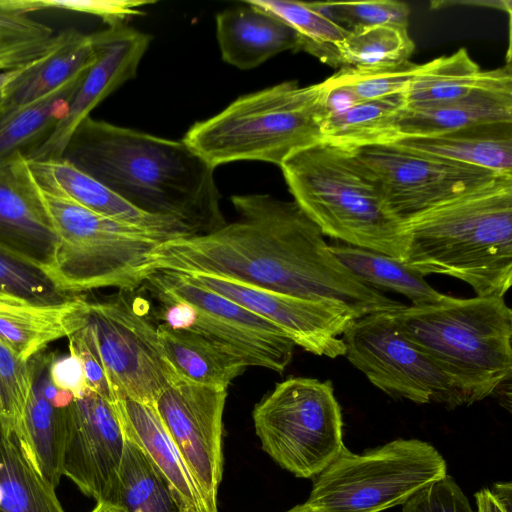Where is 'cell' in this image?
I'll return each mask as SVG.
<instances>
[{"label": "cell", "mask_w": 512, "mask_h": 512, "mask_svg": "<svg viewBox=\"0 0 512 512\" xmlns=\"http://www.w3.org/2000/svg\"><path fill=\"white\" fill-rule=\"evenodd\" d=\"M0 293L31 305H57L73 296L62 292L42 268L0 246Z\"/></svg>", "instance_id": "36"}, {"label": "cell", "mask_w": 512, "mask_h": 512, "mask_svg": "<svg viewBox=\"0 0 512 512\" xmlns=\"http://www.w3.org/2000/svg\"><path fill=\"white\" fill-rule=\"evenodd\" d=\"M91 512H115L111 507L103 502H97V505Z\"/></svg>", "instance_id": "51"}, {"label": "cell", "mask_w": 512, "mask_h": 512, "mask_svg": "<svg viewBox=\"0 0 512 512\" xmlns=\"http://www.w3.org/2000/svg\"><path fill=\"white\" fill-rule=\"evenodd\" d=\"M35 12L32 0H0V39H47L53 30L28 16Z\"/></svg>", "instance_id": "42"}, {"label": "cell", "mask_w": 512, "mask_h": 512, "mask_svg": "<svg viewBox=\"0 0 512 512\" xmlns=\"http://www.w3.org/2000/svg\"><path fill=\"white\" fill-rule=\"evenodd\" d=\"M41 192L59 238L48 272L59 290L70 295L99 288L133 291L154 272L149 258L167 241L162 235Z\"/></svg>", "instance_id": "7"}, {"label": "cell", "mask_w": 512, "mask_h": 512, "mask_svg": "<svg viewBox=\"0 0 512 512\" xmlns=\"http://www.w3.org/2000/svg\"><path fill=\"white\" fill-rule=\"evenodd\" d=\"M31 390L29 361L0 342V429L17 433Z\"/></svg>", "instance_id": "39"}, {"label": "cell", "mask_w": 512, "mask_h": 512, "mask_svg": "<svg viewBox=\"0 0 512 512\" xmlns=\"http://www.w3.org/2000/svg\"><path fill=\"white\" fill-rule=\"evenodd\" d=\"M475 512H512V483L498 482L475 493Z\"/></svg>", "instance_id": "47"}, {"label": "cell", "mask_w": 512, "mask_h": 512, "mask_svg": "<svg viewBox=\"0 0 512 512\" xmlns=\"http://www.w3.org/2000/svg\"><path fill=\"white\" fill-rule=\"evenodd\" d=\"M187 281L230 299L279 328L294 344L317 356H345L342 335L358 317L341 305L303 299L199 274Z\"/></svg>", "instance_id": "15"}, {"label": "cell", "mask_w": 512, "mask_h": 512, "mask_svg": "<svg viewBox=\"0 0 512 512\" xmlns=\"http://www.w3.org/2000/svg\"><path fill=\"white\" fill-rule=\"evenodd\" d=\"M126 436L115 401L90 389L67 408L63 475L97 502L119 469Z\"/></svg>", "instance_id": "16"}, {"label": "cell", "mask_w": 512, "mask_h": 512, "mask_svg": "<svg viewBox=\"0 0 512 512\" xmlns=\"http://www.w3.org/2000/svg\"><path fill=\"white\" fill-rule=\"evenodd\" d=\"M39 60L25 64L20 67H15L11 69H0V102L3 99L7 88Z\"/></svg>", "instance_id": "48"}, {"label": "cell", "mask_w": 512, "mask_h": 512, "mask_svg": "<svg viewBox=\"0 0 512 512\" xmlns=\"http://www.w3.org/2000/svg\"><path fill=\"white\" fill-rule=\"evenodd\" d=\"M125 435L137 443L168 481L184 512H210L203 494L167 433L155 407L117 396Z\"/></svg>", "instance_id": "22"}, {"label": "cell", "mask_w": 512, "mask_h": 512, "mask_svg": "<svg viewBox=\"0 0 512 512\" xmlns=\"http://www.w3.org/2000/svg\"><path fill=\"white\" fill-rule=\"evenodd\" d=\"M100 502L115 512H184L166 478L127 436L117 474Z\"/></svg>", "instance_id": "28"}, {"label": "cell", "mask_w": 512, "mask_h": 512, "mask_svg": "<svg viewBox=\"0 0 512 512\" xmlns=\"http://www.w3.org/2000/svg\"><path fill=\"white\" fill-rule=\"evenodd\" d=\"M79 329L68 337L69 351L75 353L82 363L87 388L115 401L105 371Z\"/></svg>", "instance_id": "44"}, {"label": "cell", "mask_w": 512, "mask_h": 512, "mask_svg": "<svg viewBox=\"0 0 512 512\" xmlns=\"http://www.w3.org/2000/svg\"><path fill=\"white\" fill-rule=\"evenodd\" d=\"M280 168L293 201L324 236L404 260L405 224L355 150L320 141L292 154Z\"/></svg>", "instance_id": "4"}, {"label": "cell", "mask_w": 512, "mask_h": 512, "mask_svg": "<svg viewBox=\"0 0 512 512\" xmlns=\"http://www.w3.org/2000/svg\"><path fill=\"white\" fill-rule=\"evenodd\" d=\"M97 55L75 90L66 115L50 135L26 158L30 161L61 159L69 139L78 125L108 95L135 78L147 51L151 36L118 23L94 32Z\"/></svg>", "instance_id": "17"}, {"label": "cell", "mask_w": 512, "mask_h": 512, "mask_svg": "<svg viewBox=\"0 0 512 512\" xmlns=\"http://www.w3.org/2000/svg\"><path fill=\"white\" fill-rule=\"evenodd\" d=\"M423 64L410 61L374 69L341 67L331 77L350 86L360 101L380 99L405 92Z\"/></svg>", "instance_id": "38"}, {"label": "cell", "mask_w": 512, "mask_h": 512, "mask_svg": "<svg viewBox=\"0 0 512 512\" xmlns=\"http://www.w3.org/2000/svg\"><path fill=\"white\" fill-rule=\"evenodd\" d=\"M415 44L408 28L378 25L357 29L336 43L339 67L374 69L409 61Z\"/></svg>", "instance_id": "34"}, {"label": "cell", "mask_w": 512, "mask_h": 512, "mask_svg": "<svg viewBox=\"0 0 512 512\" xmlns=\"http://www.w3.org/2000/svg\"><path fill=\"white\" fill-rule=\"evenodd\" d=\"M252 416L262 449L296 477H316L345 447L329 380L288 378L256 404Z\"/></svg>", "instance_id": "9"}, {"label": "cell", "mask_w": 512, "mask_h": 512, "mask_svg": "<svg viewBox=\"0 0 512 512\" xmlns=\"http://www.w3.org/2000/svg\"><path fill=\"white\" fill-rule=\"evenodd\" d=\"M90 66L37 100L0 110V164L19 153L27 156L50 135Z\"/></svg>", "instance_id": "29"}, {"label": "cell", "mask_w": 512, "mask_h": 512, "mask_svg": "<svg viewBox=\"0 0 512 512\" xmlns=\"http://www.w3.org/2000/svg\"><path fill=\"white\" fill-rule=\"evenodd\" d=\"M58 243L28 160L16 154L0 164V246L48 273Z\"/></svg>", "instance_id": "18"}, {"label": "cell", "mask_w": 512, "mask_h": 512, "mask_svg": "<svg viewBox=\"0 0 512 512\" xmlns=\"http://www.w3.org/2000/svg\"><path fill=\"white\" fill-rule=\"evenodd\" d=\"M447 464L419 439H396L361 454L346 448L315 477L306 501L317 512H382L442 478Z\"/></svg>", "instance_id": "8"}, {"label": "cell", "mask_w": 512, "mask_h": 512, "mask_svg": "<svg viewBox=\"0 0 512 512\" xmlns=\"http://www.w3.org/2000/svg\"><path fill=\"white\" fill-rule=\"evenodd\" d=\"M61 158L135 208L174 219L194 235L227 223L215 168L182 140L89 116L75 129Z\"/></svg>", "instance_id": "2"}, {"label": "cell", "mask_w": 512, "mask_h": 512, "mask_svg": "<svg viewBox=\"0 0 512 512\" xmlns=\"http://www.w3.org/2000/svg\"><path fill=\"white\" fill-rule=\"evenodd\" d=\"M391 315L456 385L465 405L495 394L512 373V312L498 296L404 305Z\"/></svg>", "instance_id": "5"}, {"label": "cell", "mask_w": 512, "mask_h": 512, "mask_svg": "<svg viewBox=\"0 0 512 512\" xmlns=\"http://www.w3.org/2000/svg\"><path fill=\"white\" fill-rule=\"evenodd\" d=\"M97 55L95 33L64 30V39L51 53L24 72L6 90L0 110L37 100L56 90L90 66Z\"/></svg>", "instance_id": "27"}, {"label": "cell", "mask_w": 512, "mask_h": 512, "mask_svg": "<svg viewBox=\"0 0 512 512\" xmlns=\"http://www.w3.org/2000/svg\"><path fill=\"white\" fill-rule=\"evenodd\" d=\"M0 303H8V304H29L25 301L4 295L0 293Z\"/></svg>", "instance_id": "50"}, {"label": "cell", "mask_w": 512, "mask_h": 512, "mask_svg": "<svg viewBox=\"0 0 512 512\" xmlns=\"http://www.w3.org/2000/svg\"><path fill=\"white\" fill-rule=\"evenodd\" d=\"M28 164L37 185L45 193L71 200L111 219L153 231L167 241L194 235L188 227L174 219L135 208L62 158L28 160Z\"/></svg>", "instance_id": "19"}, {"label": "cell", "mask_w": 512, "mask_h": 512, "mask_svg": "<svg viewBox=\"0 0 512 512\" xmlns=\"http://www.w3.org/2000/svg\"><path fill=\"white\" fill-rule=\"evenodd\" d=\"M494 70L482 71L465 48L424 63L405 91L406 109H423L464 99L483 87Z\"/></svg>", "instance_id": "30"}, {"label": "cell", "mask_w": 512, "mask_h": 512, "mask_svg": "<svg viewBox=\"0 0 512 512\" xmlns=\"http://www.w3.org/2000/svg\"><path fill=\"white\" fill-rule=\"evenodd\" d=\"M342 340L348 361L386 394L448 409L466 406L453 381L403 333L391 312L355 319Z\"/></svg>", "instance_id": "12"}, {"label": "cell", "mask_w": 512, "mask_h": 512, "mask_svg": "<svg viewBox=\"0 0 512 512\" xmlns=\"http://www.w3.org/2000/svg\"><path fill=\"white\" fill-rule=\"evenodd\" d=\"M131 292L87 299L79 330L99 359L114 397L155 406L159 395L179 379L165 357L157 326Z\"/></svg>", "instance_id": "11"}, {"label": "cell", "mask_w": 512, "mask_h": 512, "mask_svg": "<svg viewBox=\"0 0 512 512\" xmlns=\"http://www.w3.org/2000/svg\"><path fill=\"white\" fill-rule=\"evenodd\" d=\"M36 10L62 9L88 13L101 18L108 26L125 23L128 19L145 14L142 7L155 1L128 0H34Z\"/></svg>", "instance_id": "41"}, {"label": "cell", "mask_w": 512, "mask_h": 512, "mask_svg": "<svg viewBox=\"0 0 512 512\" xmlns=\"http://www.w3.org/2000/svg\"><path fill=\"white\" fill-rule=\"evenodd\" d=\"M405 108V92L360 101L323 123L322 141L349 150L392 143L395 121Z\"/></svg>", "instance_id": "33"}, {"label": "cell", "mask_w": 512, "mask_h": 512, "mask_svg": "<svg viewBox=\"0 0 512 512\" xmlns=\"http://www.w3.org/2000/svg\"><path fill=\"white\" fill-rule=\"evenodd\" d=\"M329 249L358 280L379 291L401 294L411 305L435 303L444 296L400 259L347 244L329 245Z\"/></svg>", "instance_id": "31"}, {"label": "cell", "mask_w": 512, "mask_h": 512, "mask_svg": "<svg viewBox=\"0 0 512 512\" xmlns=\"http://www.w3.org/2000/svg\"><path fill=\"white\" fill-rule=\"evenodd\" d=\"M334 23L351 32L357 29L392 25L408 28L409 7L391 0L359 2H307Z\"/></svg>", "instance_id": "37"}, {"label": "cell", "mask_w": 512, "mask_h": 512, "mask_svg": "<svg viewBox=\"0 0 512 512\" xmlns=\"http://www.w3.org/2000/svg\"><path fill=\"white\" fill-rule=\"evenodd\" d=\"M49 375L58 389L70 392L74 398L80 397L88 389L82 363L72 351L61 356L53 354Z\"/></svg>", "instance_id": "45"}, {"label": "cell", "mask_w": 512, "mask_h": 512, "mask_svg": "<svg viewBox=\"0 0 512 512\" xmlns=\"http://www.w3.org/2000/svg\"><path fill=\"white\" fill-rule=\"evenodd\" d=\"M226 398L227 390L178 380L159 395L154 406L197 482L210 512H218Z\"/></svg>", "instance_id": "14"}, {"label": "cell", "mask_w": 512, "mask_h": 512, "mask_svg": "<svg viewBox=\"0 0 512 512\" xmlns=\"http://www.w3.org/2000/svg\"><path fill=\"white\" fill-rule=\"evenodd\" d=\"M87 299L73 296L57 305L0 303V342L29 361L50 342L69 337L84 322Z\"/></svg>", "instance_id": "23"}, {"label": "cell", "mask_w": 512, "mask_h": 512, "mask_svg": "<svg viewBox=\"0 0 512 512\" xmlns=\"http://www.w3.org/2000/svg\"><path fill=\"white\" fill-rule=\"evenodd\" d=\"M64 31L47 39H0V69H11L34 62L54 51L63 41Z\"/></svg>", "instance_id": "43"}, {"label": "cell", "mask_w": 512, "mask_h": 512, "mask_svg": "<svg viewBox=\"0 0 512 512\" xmlns=\"http://www.w3.org/2000/svg\"><path fill=\"white\" fill-rule=\"evenodd\" d=\"M157 333L165 357L181 381L227 390L248 367L241 358L189 330L160 323Z\"/></svg>", "instance_id": "25"}, {"label": "cell", "mask_w": 512, "mask_h": 512, "mask_svg": "<svg viewBox=\"0 0 512 512\" xmlns=\"http://www.w3.org/2000/svg\"><path fill=\"white\" fill-rule=\"evenodd\" d=\"M393 143L430 156L512 175V122L482 123Z\"/></svg>", "instance_id": "24"}, {"label": "cell", "mask_w": 512, "mask_h": 512, "mask_svg": "<svg viewBox=\"0 0 512 512\" xmlns=\"http://www.w3.org/2000/svg\"><path fill=\"white\" fill-rule=\"evenodd\" d=\"M355 151L374 172L388 207L403 223L504 175L396 143Z\"/></svg>", "instance_id": "13"}, {"label": "cell", "mask_w": 512, "mask_h": 512, "mask_svg": "<svg viewBox=\"0 0 512 512\" xmlns=\"http://www.w3.org/2000/svg\"><path fill=\"white\" fill-rule=\"evenodd\" d=\"M277 16L292 27L300 39V51L321 62L339 67L336 43L348 32L329 18L311 8L307 2L287 0H248Z\"/></svg>", "instance_id": "35"}, {"label": "cell", "mask_w": 512, "mask_h": 512, "mask_svg": "<svg viewBox=\"0 0 512 512\" xmlns=\"http://www.w3.org/2000/svg\"><path fill=\"white\" fill-rule=\"evenodd\" d=\"M403 262L423 277L442 274L475 296L504 297L512 284V175L408 220Z\"/></svg>", "instance_id": "3"}, {"label": "cell", "mask_w": 512, "mask_h": 512, "mask_svg": "<svg viewBox=\"0 0 512 512\" xmlns=\"http://www.w3.org/2000/svg\"><path fill=\"white\" fill-rule=\"evenodd\" d=\"M402 512H475L455 480L446 474L430 483L403 505Z\"/></svg>", "instance_id": "40"}, {"label": "cell", "mask_w": 512, "mask_h": 512, "mask_svg": "<svg viewBox=\"0 0 512 512\" xmlns=\"http://www.w3.org/2000/svg\"><path fill=\"white\" fill-rule=\"evenodd\" d=\"M325 82L297 81L242 95L211 118L193 124L182 141L212 167L235 161L280 165L322 141Z\"/></svg>", "instance_id": "6"}, {"label": "cell", "mask_w": 512, "mask_h": 512, "mask_svg": "<svg viewBox=\"0 0 512 512\" xmlns=\"http://www.w3.org/2000/svg\"><path fill=\"white\" fill-rule=\"evenodd\" d=\"M30 371L31 390L15 435L35 469L56 488L63 476L68 406L50 402L31 366Z\"/></svg>", "instance_id": "26"}, {"label": "cell", "mask_w": 512, "mask_h": 512, "mask_svg": "<svg viewBox=\"0 0 512 512\" xmlns=\"http://www.w3.org/2000/svg\"><path fill=\"white\" fill-rule=\"evenodd\" d=\"M492 122H512V72L509 63L494 69L489 82L464 99L429 108L402 110L395 121L392 143Z\"/></svg>", "instance_id": "20"}, {"label": "cell", "mask_w": 512, "mask_h": 512, "mask_svg": "<svg viewBox=\"0 0 512 512\" xmlns=\"http://www.w3.org/2000/svg\"><path fill=\"white\" fill-rule=\"evenodd\" d=\"M285 512H317V511L305 502L303 504L296 505L293 508H291Z\"/></svg>", "instance_id": "49"}, {"label": "cell", "mask_w": 512, "mask_h": 512, "mask_svg": "<svg viewBox=\"0 0 512 512\" xmlns=\"http://www.w3.org/2000/svg\"><path fill=\"white\" fill-rule=\"evenodd\" d=\"M231 202L237 220L206 234L160 243L150 255L151 268L333 303L358 318L405 305L352 275L295 201L246 194L232 196Z\"/></svg>", "instance_id": "1"}, {"label": "cell", "mask_w": 512, "mask_h": 512, "mask_svg": "<svg viewBox=\"0 0 512 512\" xmlns=\"http://www.w3.org/2000/svg\"><path fill=\"white\" fill-rule=\"evenodd\" d=\"M15 433L0 429V512H65Z\"/></svg>", "instance_id": "32"}, {"label": "cell", "mask_w": 512, "mask_h": 512, "mask_svg": "<svg viewBox=\"0 0 512 512\" xmlns=\"http://www.w3.org/2000/svg\"><path fill=\"white\" fill-rule=\"evenodd\" d=\"M145 284L159 302L161 323L196 333L248 366L282 373L290 364L295 344L275 325L230 299L172 271L156 270Z\"/></svg>", "instance_id": "10"}, {"label": "cell", "mask_w": 512, "mask_h": 512, "mask_svg": "<svg viewBox=\"0 0 512 512\" xmlns=\"http://www.w3.org/2000/svg\"><path fill=\"white\" fill-rule=\"evenodd\" d=\"M216 36L222 59L242 70L283 51H300V39L292 27L249 1L217 14Z\"/></svg>", "instance_id": "21"}, {"label": "cell", "mask_w": 512, "mask_h": 512, "mask_svg": "<svg viewBox=\"0 0 512 512\" xmlns=\"http://www.w3.org/2000/svg\"><path fill=\"white\" fill-rule=\"evenodd\" d=\"M324 82L326 90L323 100V123L345 113L360 102L350 86L334 80L331 76Z\"/></svg>", "instance_id": "46"}]
</instances>
